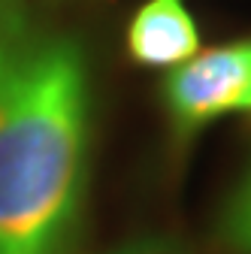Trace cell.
Masks as SVG:
<instances>
[{"mask_svg": "<svg viewBox=\"0 0 251 254\" xmlns=\"http://www.w3.org/2000/svg\"><path fill=\"white\" fill-rule=\"evenodd\" d=\"M91 148V70L79 40L0 6V254H70Z\"/></svg>", "mask_w": 251, "mask_h": 254, "instance_id": "obj_1", "label": "cell"}, {"mask_svg": "<svg viewBox=\"0 0 251 254\" xmlns=\"http://www.w3.org/2000/svg\"><path fill=\"white\" fill-rule=\"evenodd\" d=\"M161 103L179 142L221 118L251 115V40L197 52L173 67L161 82Z\"/></svg>", "mask_w": 251, "mask_h": 254, "instance_id": "obj_2", "label": "cell"}, {"mask_svg": "<svg viewBox=\"0 0 251 254\" xmlns=\"http://www.w3.org/2000/svg\"><path fill=\"white\" fill-rule=\"evenodd\" d=\"M124 43L139 67L173 70L200 52V27L185 0H145L133 12Z\"/></svg>", "mask_w": 251, "mask_h": 254, "instance_id": "obj_3", "label": "cell"}, {"mask_svg": "<svg viewBox=\"0 0 251 254\" xmlns=\"http://www.w3.org/2000/svg\"><path fill=\"white\" fill-rule=\"evenodd\" d=\"M215 242L224 254H251V161L218 209Z\"/></svg>", "mask_w": 251, "mask_h": 254, "instance_id": "obj_4", "label": "cell"}, {"mask_svg": "<svg viewBox=\"0 0 251 254\" xmlns=\"http://www.w3.org/2000/svg\"><path fill=\"white\" fill-rule=\"evenodd\" d=\"M109 254H191L182 242L167 239V236H154V239H136L130 245H121Z\"/></svg>", "mask_w": 251, "mask_h": 254, "instance_id": "obj_5", "label": "cell"}, {"mask_svg": "<svg viewBox=\"0 0 251 254\" xmlns=\"http://www.w3.org/2000/svg\"><path fill=\"white\" fill-rule=\"evenodd\" d=\"M3 3H9V0H0V6H3Z\"/></svg>", "mask_w": 251, "mask_h": 254, "instance_id": "obj_6", "label": "cell"}]
</instances>
